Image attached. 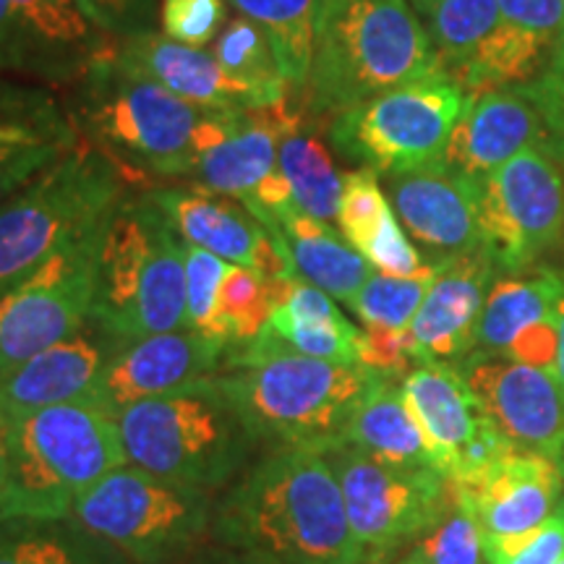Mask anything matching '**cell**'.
<instances>
[{"label": "cell", "instance_id": "cell-52", "mask_svg": "<svg viewBox=\"0 0 564 564\" xmlns=\"http://www.w3.org/2000/svg\"><path fill=\"white\" fill-rule=\"evenodd\" d=\"M560 564H564V556H562V562H560Z\"/></svg>", "mask_w": 564, "mask_h": 564}, {"label": "cell", "instance_id": "cell-22", "mask_svg": "<svg viewBox=\"0 0 564 564\" xmlns=\"http://www.w3.org/2000/svg\"><path fill=\"white\" fill-rule=\"evenodd\" d=\"M494 270L497 264L486 249L460 253L440 264V272L408 329L415 364L465 358L474 350Z\"/></svg>", "mask_w": 564, "mask_h": 564}, {"label": "cell", "instance_id": "cell-6", "mask_svg": "<svg viewBox=\"0 0 564 564\" xmlns=\"http://www.w3.org/2000/svg\"><path fill=\"white\" fill-rule=\"evenodd\" d=\"M91 322L121 345L186 324V243L150 194L105 220Z\"/></svg>", "mask_w": 564, "mask_h": 564}, {"label": "cell", "instance_id": "cell-43", "mask_svg": "<svg viewBox=\"0 0 564 564\" xmlns=\"http://www.w3.org/2000/svg\"><path fill=\"white\" fill-rule=\"evenodd\" d=\"M228 19L225 0H162L160 21L165 37L188 47H207Z\"/></svg>", "mask_w": 564, "mask_h": 564}, {"label": "cell", "instance_id": "cell-27", "mask_svg": "<svg viewBox=\"0 0 564 564\" xmlns=\"http://www.w3.org/2000/svg\"><path fill=\"white\" fill-rule=\"evenodd\" d=\"M82 131L45 97L0 105V199H9L79 144Z\"/></svg>", "mask_w": 564, "mask_h": 564}, {"label": "cell", "instance_id": "cell-2", "mask_svg": "<svg viewBox=\"0 0 564 564\" xmlns=\"http://www.w3.org/2000/svg\"><path fill=\"white\" fill-rule=\"evenodd\" d=\"M230 373L217 377L257 442L324 449L337 442L379 373L361 364L303 356L270 327L230 348Z\"/></svg>", "mask_w": 564, "mask_h": 564}, {"label": "cell", "instance_id": "cell-10", "mask_svg": "<svg viewBox=\"0 0 564 564\" xmlns=\"http://www.w3.org/2000/svg\"><path fill=\"white\" fill-rule=\"evenodd\" d=\"M468 95L444 70L337 112L329 139L345 160L403 175L444 160Z\"/></svg>", "mask_w": 564, "mask_h": 564}, {"label": "cell", "instance_id": "cell-17", "mask_svg": "<svg viewBox=\"0 0 564 564\" xmlns=\"http://www.w3.org/2000/svg\"><path fill=\"white\" fill-rule=\"evenodd\" d=\"M562 274L507 272L486 295L476 343L468 356L507 358L514 364L556 369V295Z\"/></svg>", "mask_w": 564, "mask_h": 564}, {"label": "cell", "instance_id": "cell-26", "mask_svg": "<svg viewBox=\"0 0 564 564\" xmlns=\"http://www.w3.org/2000/svg\"><path fill=\"white\" fill-rule=\"evenodd\" d=\"M278 249L299 272V278L322 288L333 299L350 303L371 278V264L329 223L306 215L299 204H288L259 220Z\"/></svg>", "mask_w": 564, "mask_h": 564}, {"label": "cell", "instance_id": "cell-20", "mask_svg": "<svg viewBox=\"0 0 564 564\" xmlns=\"http://www.w3.org/2000/svg\"><path fill=\"white\" fill-rule=\"evenodd\" d=\"M123 345L87 322L76 335L37 352L17 369L0 373V419L42 411V408L97 400L102 373Z\"/></svg>", "mask_w": 564, "mask_h": 564}, {"label": "cell", "instance_id": "cell-46", "mask_svg": "<svg viewBox=\"0 0 564 564\" xmlns=\"http://www.w3.org/2000/svg\"><path fill=\"white\" fill-rule=\"evenodd\" d=\"M531 91L544 110L549 129V154L564 158V70L546 68L541 79H533Z\"/></svg>", "mask_w": 564, "mask_h": 564}, {"label": "cell", "instance_id": "cell-4", "mask_svg": "<svg viewBox=\"0 0 564 564\" xmlns=\"http://www.w3.org/2000/svg\"><path fill=\"white\" fill-rule=\"evenodd\" d=\"M74 102L76 129L121 167L131 186L194 173L196 131L212 110L123 66L116 40L84 70Z\"/></svg>", "mask_w": 564, "mask_h": 564}, {"label": "cell", "instance_id": "cell-44", "mask_svg": "<svg viewBox=\"0 0 564 564\" xmlns=\"http://www.w3.org/2000/svg\"><path fill=\"white\" fill-rule=\"evenodd\" d=\"M102 37L129 40L154 32L158 0H74Z\"/></svg>", "mask_w": 564, "mask_h": 564}, {"label": "cell", "instance_id": "cell-3", "mask_svg": "<svg viewBox=\"0 0 564 564\" xmlns=\"http://www.w3.org/2000/svg\"><path fill=\"white\" fill-rule=\"evenodd\" d=\"M0 520L70 518L74 502L126 460L118 415L100 400L0 419Z\"/></svg>", "mask_w": 564, "mask_h": 564}, {"label": "cell", "instance_id": "cell-18", "mask_svg": "<svg viewBox=\"0 0 564 564\" xmlns=\"http://www.w3.org/2000/svg\"><path fill=\"white\" fill-rule=\"evenodd\" d=\"M152 202L186 243L212 251L232 264L249 267L267 282L299 274L278 249L264 225L238 199L207 188H152Z\"/></svg>", "mask_w": 564, "mask_h": 564}, {"label": "cell", "instance_id": "cell-14", "mask_svg": "<svg viewBox=\"0 0 564 564\" xmlns=\"http://www.w3.org/2000/svg\"><path fill=\"white\" fill-rule=\"evenodd\" d=\"M465 384L491 426L512 447L560 457L564 444V387L556 373L507 358L465 356Z\"/></svg>", "mask_w": 564, "mask_h": 564}, {"label": "cell", "instance_id": "cell-35", "mask_svg": "<svg viewBox=\"0 0 564 564\" xmlns=\"http://www.w3.org/2000/svg\"><path fill=\"white\" fill-rule=\"evenodd\" d=\"M436 272H440V267H432V270L419 274V278L371 274L348 306L364 322V327L408 333L423 299H426L429 288H432Z\"/></svg>", "mask_w": 564, "mask_h": 564}, {"label": "cell", "instance_id": "cell-51", "mask_svg": "<svg viewBox=\"0 0 564 564\" xmlns=\"http://www.w3.org/2000/svg\"><path fill=\"white\" fill-rule=\"evenodd\" d=\"M0 481H3V453H0Z\"/></svg>", "mask_w": 564, "mask_h": 564}, {"label": "cell", "instance_id": "cell-37", "mask_svg": "<svg viewBox=\"0 0 564 564\" xmlns=\"http://www.w3.org/2000/svg\"><path fill=\"white\" fill-rule=\"evenodd\" d=\"M272 308L270 282L249 267L228 264L217 301V312L228 329V348L251 343L267 327Z\"/></svg>", "mask_w": 564, "mask_h": 564}, {"label": "cell", "instance_id": "cell-48", "mask_svg": "<svg viewBox=\"0 0 564 564\" xmlns=\"http://www.w3.org/2000/svg\"><path fill=\"white\" fill-rule=\"evenodd\" d=\"M556 379L564 387V274H562V291L556 295Z\"/></svg>", "mask_w": 564, "mask_h": 564}, {"label": "cell", "instance_id": "cell-39", "mask_svg": "<svg viewBox=\"0 0 564 564\" xmlns=\"http://www.w3.org/2000/svg\"><path fill=\"white\" fill-rule=\"evenodd\" d=\"M225 272V259L186 243V327L228 345V329L217 312Z\"/></svg>", "mask_w": 564, "mask_h": 564}, {"label": "cell", "instance_id": "cell-34", "mask_svg": "<svg viewBox=\"0 0 564 564\" xmlns=\"http://www.w3.org/2000/svg\"><path fill=\"white\" fill-rule=\"evenodd\" d=\"M212 55L220 63L225 74L262 91L272 105L291 95L270 34L259 24H253L251 19L238 17L228 21L223 32L217 34Z\"/></svg>", "mask_w": 564, "mask_h": 564}, {"label": "cell", "instance_id": "cell-28", "mask_svg": "<svg viewBox=\"0 0 564 564\" xmlns=\"http://www.w3.org/2000/svg\"><path fill=\"white\" fill-rule=\"evenodd\" d=\"M26 45H30L34 74L47 79L79 82L95 55L108 45V37L89 24L74 0H11Z\"/></svg>", "mask_w": 564, "mask_h": 564}, {"label": "cell", "instance_id": "cell-49", "mask_svg": "<svg viewBox=\"0 0 564 564\" xmlns=\"http://www.w3.org/2000/svg\"><path fill=\"white\" fill-rule=\"evenodd\" d=\"M562 6H564V0H562ZM549 68L564 70V32H562L560 45H556V53H554V58H552V66H549Z\"/></svg>", "mask_w": 564, "mask_h": 564}, {"label": "cell", "instance_id": "cell-7", "mask_svg": "<svg viewBox=\"0 0 564 564\" xmlns=\"http://www.w3.org/2000/svg\"><path fill=\"white\" fill-rule=\"evenodd\" d=\"M118 429L131 465L209 494L243 468L257 444L217 377L121 408Z\"/></svg>", "mask_w": 564, "mask_h": 564}, {"label": "cell", "instance_id": "cell-15", "mask_svg": "<svg viewBox=\"0 0 564 564\" xmlns=\"http://www.w3.org/2000/svg\"><path fill=\"white\" fill-rule=\"evenodd\" d=\"M449 494L476 518L486 535L523 533L541 525L562 507L560 463L531 449L512 447L481 474L453 481Z\"/></svg>", "mask_w": 564, "mask_h": 564}, {"label": "cell", "instance_id": "cell-47", "mask_svg": "<svg viewBox=\"0 0 564 564\" xmlns=\"http://www.w3.org/2000/svg\"><path fill=\"white\" fill-rule=\"evenodd\" d=\"M196 564H278V562H270L259 554L238 552V549L225 546V552H212L207 556H202Z\"/></svg>", "mask_w": 564, "mask_h": 564}, {"label": "cell", "instance_id": "cell-32", "mask_svg": "<svg viewBox=\"0 0 564 564\" xmlns=\"http://www.w3.org/2000/svg\"><path fill=\"white\" fill-rule=\"evenodd\" d=\"M241 17L270 34L291 91L303 97L314 66L324 0H230Z\"/></svg>", "mask_w": 564, "mask_h": 564}, {"label": "cell", "instance_id": "cell-38", "mask_svg": "<svg viewBox=\"0 0 564 564\" xmlns=\"http://www.w3.org/2000/svg\"><path fill=\"white\" fill-rule=\"evenodd\" d=\"M398 564H489L484 554L481 525L453 499V507L440 523L423 533L419 544Z\"/></svg>", "mask_w": 564, "mask_h": 564}, {"label": "cell", "instance_id": "cell-1", "mask_svg": "<svg viewBox=\"0 0 564 564\" xmlns=\"http://www.w3.org/2000/svg\"><path fill=\"white\" fill-rule=\"evenodd\" d=\"M223 546L278 564H373L352 533L340 481L322 449L278 447L223 499Z\"/></svg>", "mask_w": 564, "mask_h": 564}, {"label": "cell", "instance_id": "cell-13", "mask_svg": "<svg viewBox=\"0 0 564 564\" xmlns=\"http://www.w3.org/2000/svg\"><path fill=\"white\" fill-rule=\"evenodd\" d=\"M484 249L497 270L523 272L564 236V178L546 150H525L478 181Z\"/></svg>", "mask_w": 564, "mask_h": 564}, {"label": "cell", "instance_id": "cell-31", "mask_svg": "<svg viewBox=\"0 0 564 564\" xmlns=\"http://www.w3.org/2000/svg\"><path fill=\"white\" fill-rule=\"evenodd\" d=\"M314 112L303 105L280 137L278 165L291 183L293 202L322 223L337 220L343 196V175L337 173L333 154L316 131Z\"/></svg>", "mask_w": 564, "mask_h": 564}, {"label": "cell", "instance_id": "cell-40", "mask_svg": "<svg viewBox=\"0 0 564 564\" xmlns=\"http://www.w3.org/2000/svg\"><path fill=\"white\" fill-rule=\"evenodd\" d=\"M390 202L379 186L377 171L371 167H358L343 175V196L340 209H337V228L340 236L358 251L369 232L384 220L390 212Z\"/></svg>", "mask_w": 564, "mask_h": 564}, {"label": "cell", "instance_id": "cell-19", "mask_svg": "<svg viewBox=\"0 0 564 564\" xmlns=\"http://www.w3.org/2000/svg\"><path fill=\"white\" fill-rule=\"evenodd\" d=\"M525 150L549 152L544 110L528 84L468 97L449 133L444 165L481 181Z\"/></svg>", "mask_w": 564, "mask_h": 564}, {"label": "cell", "instance_id": "cell-25", "mask_svg": "<svg viewBox=\"0 0 564 564\" xmlns=\"http://www.w3.org/2000/svg\"><path fill=\"white\" fill-rule=\"evenodd\" d=\"M405 403L421 423L429 447L434 453L436 470L453 474L457 457L481 432L486 415L478 400L465 384L457 366L447 361H426L405 373Z\"/></svg>", "mask_w": 564, "mask_h": 564}, {"label": "cell", "instance_id": "cell-8", "mask_svg": "<svg viewBox=\"0 0 564 564\" xmlns=\"http://www.w3.org/2000/svg\"><path fill=\"white\" fill-rule=\"evenodd\" d=\"M129 186L121 167L82 133L66 158L0 204V295L100 228Z\"/></svg>", "mask_w": 564, "mask_h": 564}, {"label": "cell", "instance_id": "cell-24", "mask_svg": "<svg viewBox=\"0 0 564 564\" xmlns=\"http://www.w3.org/2000/svg\"><path fill=\"white\" fill-rule=\"evenodd\" d=\"M301 108L303 97L291 91L270 108L236 112L223 137L204 147L196 158L192 173L196 186L238 202L257 194L278 171L280 137Z\"/></svg>", "mask_w": 564, "mask_h": 564}, {"label": "cell", "instance_id": "cell-45", "mask_svg": "<svg viewBox=\"0 0 564 564\" xmlns=\"http://www.w3.org/2000/svg\"><path fill=\"white\" fill-rule=\"evenodd\" d=\"M497 6L505 21L549 40L556 53V45H560L564 32L562 0H497Z\"/></svg>", "mask_w": 564, "mask_h": 564}, {"label": "cell", "instance_id": "cell-50", "mask_svg": "<svg viewBox=\"0 0 564 564\" xmlns=\"http://www.w3.org/2000/svg\"><path fill=\"white\" fill-rule=\"evenodd\" d=\"M556 463H560V468H562V476H564V444H562V453H560V457H556Z\"/></svg>", "mask_w": 564, "mask_h": 564}, {"label": "cell", "instance_id": "cell-42", "mask_svg": "<svg viewBox=\"0 0 564 564\" xmlns=\"http://www.w3.org/2000/svg\"><path fill=\"white\" fill-rule=\"evenodd\" d=\"M358 253L371 264V270H379L392 278H419L432 267L421 257V251L408 241L405 228L400 225L394 209L384 215V220L369 232V238L358 246Z\"/></svg>", "mask_w": 564, "mask_h": 564}, {"label": "cell", "instance_id": "cell-29", "mask_svg": "<svg viewBox=\"0 0 564 564\" xmlns=\"http://www.w3.org/2000/svg\"><path fill=\"white\" fill-rule=\"evenodd\" d=\"M337 442L352 444L366 455L392 465L436 468L426 434L405 403L403 384L384 373H379L371 390L364 394Z\"/></svg>", "mask_w": 564, "mask_h": 564}, {"label": "cell", "instance_id": "cell-11", "mask_svg": "<svg viewBox=\"0 0 564 564\" xmlns=\"http://www.w3.org/2000/svg\"><path fill=\"white\" fill-rule=\"evenodd\" d=\"M322 453L340 481L352 533L371 560L387 562L390 552L432 531L453 507L447 476L436 468L377 460L345 442L327 444Z\"/></svg>", "mask_w": 564, "mask_h": 564}, {"label": "cell", "instance_id": "cell-33", "mask_svg": "<svg viewBox=\"0 0 564 564\" xmlns=\"http://www.w3.org/2000/svg\"><path fill=\"white\" fill-rule=\"evenodd\" d=\"M432 40L436 61L447 76L474 58L502 13L497 0H411Z\"/></svg>", "mask_w": 564, "mask_h": 564}, {"label": "cell", "instance_id": "cell-30", "mask_svg": "<svg viewBox=\"0 0 564 564\" xmlns=\"http://www.w3.org/2000/svg\"><path fill=\"white\" fill-rule=\"evenodd\" d=\"M116 546L74 518H3L0 564H126Z\"/></svg>", "mask_w": 564, "mask_h": 564}, {"label": "cell", "instance_id": "cell-21", "mask_svg": "<svg viewBox=\"0 0 564 564\" xmlns=\"http://www.w3.org/2000/svg\"><path fill=\"white\" fill-rule=\"evenodd\" d=\"M228 345L194 329H173L123 345L102 373L97 400L112 413L147 398L171 394L215 373Z\"/></svg>", "mask_w": 564, "mask_h": 564}, {"label": "cell", "instance_id": "cell-41", "mask_svg": "<svg viewBox=\"0 0 564 564\" xmlns=\"http://www.w3.org/2000/svg\"><path fill=\"white\" fill-rule=\"evenodd\" d=\"M484 554L489 564H560L564 556V502L552 518L523 533H484Z\"/></svg>", "mask_w": 564, "mask_h": 564}, {"label": "cell", "instance_id": "cell-36", "mask_svg": "<svg viewBox=\"0 0 564 564\" xmlns=\"http://www.w3.org/2000/svg\"><path fill=\"white\" fill-rule=\"evenodd\" d=\"M267 327L303 356L337 364H361V329L352 327L343 312L293 316L274 308Z\"/></svg>", "mask_w": 564, "mask_h": 564}, {"label": "cell", "instance_id": "cell-16", "mask_svg": "<svg viewBox=\"0 0 564 564\" xmlns=\"http://www.w3.org/2000/svg\"><path fill=\"white\" fill-rule=\"evenodd\" d=\"M390 199L408 236L426 251L429 264L484 249L478 223V181L444 162L390 175Z\"/></svg>", "mask_w": 564, "mask_h": 564}, {"label": "cell", "instance_id": "cell-5", "mask_svg": "<svg viewBox=\"0 0 564 564\" xmlns=\"http://www.w3.org/2000/svg\"><path fill=\"white\" fill-rule=\"evenodd\" d=\"M440 70L408 0H324L303 102L314 116H337Z\"/></svg>", "mask_w": 564, "mask_h": 564}, {"label": "cell", "instance_id": "cell-23", "mask_svg": "<svg viewBox=\"0 0 564 564\" xmlns=\"http://www.w3.org/2000/svg\"><path fill=\"white\" fill-rule=\"evenodd\" d=\"M123 66L150 76L160 87L202 110L249 112L270 108V100L249 84L225 74L220 63L204 47L181 45L165 34L147 32L116 42Z\"/></svg>", "mask_w": 564, "mask_h": 564}, {"label": "cell", "instance_id": "cell-9", "mask_svg": "<svg viewBox=\"0 0 564 564\" xmlns=\"http://www.w3.org/2000/svg\"><path fill=\"white\" fill-rule=\"evenodd\" d=\"M212 494L121 465L91 484L70 518L133 564H171L207 531Z\"/></svg>", "mask_w": 564, "mask_h": 564}, {"label": "cell", "instance_id": "cell-12", "mask_svg": "<svg viewBox=\"0 0 564 564\" xmlns=\"http://www.w3.org/2000/svg\"><path fill=\"white\" fill-rule=\"evenodd\" d=\"M102 228L74 238L0 295V373L68 340L91 319Z\"/></svg>", "mask_w": 564, "mask_h": 564}]
</instances>
